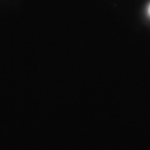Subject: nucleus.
<instances>
[{"label":"nucleus","instance_id":"nucleus-1","mask_svg":"<svg viewBox=\"0 0 150 150\" xmlns=\"http://www.w3.org/2000/svg\"><path fill=\"white\" fill-rule=\"evenodd\" d=\"M149 15H150V8H149Z\"/></svg>","mask_w":150,"mask_h":150}]
</instances>
